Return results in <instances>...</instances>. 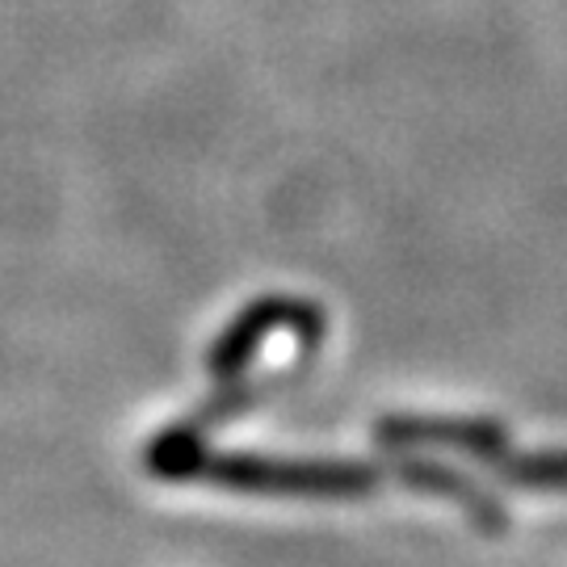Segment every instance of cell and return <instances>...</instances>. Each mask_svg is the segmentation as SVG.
<instances>
[{
  "mask_svg": "<svg viewBox=\"0 0 567 567\" xmlns=\"http://www.w3.org/2000/svg\"><path fill=\"white\" fill-rule=\"evenodd\" d=\"M203 484L248 496H303V501H353L386 484V463L341 458H261V454H210L198 463Z\"/></svg>",
  "mask_w": 567,
  "mask_h": 567,
  "instance_id": "6da1fadb",
  "label": "cell"
},
{
  "mask_svg": "<svg viewBox=\"0 0 567 567\" xmlns=\"http://www.w3.org/2000/svg\"><path fill=\"white\" fill-rule=\"evenodd\" d=\"M379 442L391 450H454L487 471L505 475L517 487L559 492L564 487V458L547 454H517L508 433L492 421H463V416H386L379 421Z\"/></svg>",
  "mask_w": 567,
  "mask_h": 567,
  "instance_id": "7a4b0ae2",
  "label": "cell"
},
{
  "mask_svg": "<svg viewBox=\"0 0 567 567\" xmlns=\"http://www.w3.org/2000/svg\"><path fill=\"white\" fill-rule=\"evenodd\" d=\"M278 328H290V332H299L307 344L320 341V332H324V320H320V311L311 303H299V299H257L252 307H244L240 320H231L224 328V337L215 341L210 349V374L215 379H240L244 365L257 358V349L265 344L269 332H278Z\"/></svg>",
  "mask_w": 567,
  "mask_h": 567,
  "instance_id": "3957f363",
  "label": "cell"
},
{
  "mask_svg": "<svg viewBox=\"0 0 567 567\" xmlns=\"http://www.w3.org/2000/svg\"><path fill=\"white\" fill-rule=\"evenodd\" d=\"M386 484H404L412 492H429V496H446L454 505L466 508V517L487 534H501L508 529L505 505L480 487L475 480H466L463 471H454L446 463H433V458H416L412 450H400V458L386 463Z\"/></svg>",
  "mask_w": 567,
  "mask_h": 567,
  "instance_id": "277c9868",
  "label": "cell"
},
{
  "mask_svg": "<svg viewBox=\"0 0 567 567\" xmlns=\"http://www.w3.org/2000/svg\"><path fill=\"white\" fill-rule=\"evenodd\" d=\"M203 458H206V433H198L194 425L168 429V433H161L147 446V466L161 480H194Z\"/></svg>",
  "mask_w": 567,
  "mask_h": 567,
  "instance_id": "5b68a950",
  "label": "cell"
}]
</instances>
